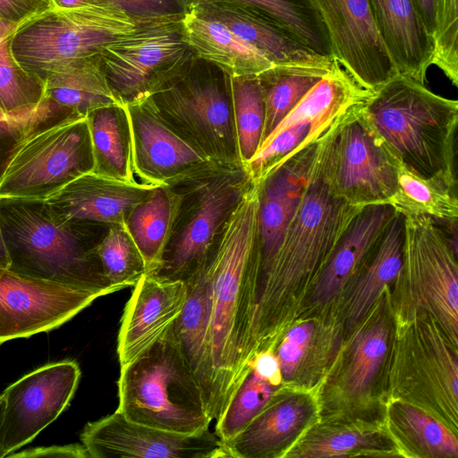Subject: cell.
<instances>
[{
	"label": "cell",
	"mask_w": 458,
	"mask_h": 458,
	"mask_svg": "<svg viewBox=\"0 0 458 458\" xmlns=\"http://www.w3.org/2000/svg\"><path fill=\"white\" fill-rule=\"evenodd\" d=\"M94 223L57 215L45 199L0 197V227L9 270L60 284L117 292L106 279L95 247Z\"/></svg>",
	"instance_id": "277c9868"
},
{
	"label": "cell",
	"mask_w": 458,
	"mask_h": 458,
	"mask_svg": "<svg viewBox=\"0 0 458 458\" xmlns=\"http://www.w3.org/2000/svg\"><path fill=\"white\" fill-rule=\"evenodd\" d=\"M10 267V258L4 241L2 230L0 227V273L8 270Z\"/></svg>",
	"instance_id": "816d5d0a"
},
{
	"label": "cell",
	"mask_w": 458,
	"mask_h": 458,
	"mask_svg": "<svg viewBox=\"0 0 458 458\" xmlns=\"http://www.w3.org/2000/svg\"><path fill=\"white\" fill-rule=\"evenodd\" d=\"M318 142L287 159L263 181L257 183L259 199L260 245L259 277L268 267L276 254L301 202L314 165Z\"/></svg>",
	"instance_id": "d6986e66"
},
{
	"label": "cell",
	"mask_w": 458,
	"mask_h": 458,
	"mask_svg": "<svg viewBox=\"0 0 458 458\" xmlns=\"http://www.w3.org/2000/svg\"><path fill=\"white\" fill-rule=\"evenodd\" d=\"M132 17H152L183 13L179 0H114Z\"/></svg>",
	"instance_id": "bcb514c9"
},
{
	"label": "cell",
	"mask_w": 458,
	"mask_h": 458,
	"mask_svg": "<svg viewBox=\"0 0 458 458\" xmlns=\"http://www.w3.org/2000/svg\"><path fill=\"white\" fill-rule=\"evenodd\" d=\"M188 293L182 280L145 274L134 285L121 319L117 355L121 366L161 339L181 314Z\"/></svg>",
	"instance_id": "ac0fdd59"
},
{
	"label": "cell",
	"mask_w": 458,
	"mask_h": 458,
	"mask_svg": "<svg viewBox=\"0 0 458 458\" xmlns=\"http://www.w3.org/2000/svg\"><path fill=\"white\" fill-rule=\"evenodd\" d=\"M253 182L245 168L222 169L176 187L182 196L156 276L187 281L205 264L225 223Z\"/></svg>",
	"instance_id": "ba28073f"
},
{
	"label": "cell",
	"mask_w": 458,
	"mask_h": 458,
	"mask_svg": "<svg viewBox=\"0 0 458 458\" xmlns=\"http://www.w3.org/2000/svg\"><path fill=\"white\" fill-rule=\"evenodd\" d=\"M81 369L74 360L44 365L10 385L0 431V458L32 441L68 407Z\"/></svg>",
	"instance_id": "5bb4252c"
},
{
	"label": "cell",
	"mask_w": 458,
	"mask_h": 458,
	"mask_svg": "<svg viewBox=\"0 0 458 458\" xmlns=\"http://www.w3.org/2000/svg\"><path fill=\"white\" fill-rule=\"evenodd\" d=\"M94 166L87 117L33 132L9 163L0 197L47 199Z\"/></svg>",
	"instance_id": "8fae6325"
},
{
	"label": "cell",
	"mask_w": 458,
	"mask_h": 458,
	"mask_svg": "<svg viewBox=\"0 0 458 458\" xmlns=\"http://www.w3.org/2000/svg\"><path fill=\"white\" fill-rule=\"evenodd\" d=\"M314 332L312 322H303L291 328L283 338L277 352L283 378L292 377L301 365Z\"/></svg>",
	"instance_id": "ee69618b"
},
{
	"label": "cell",
	"mask_w": 458,
	"mask_h": 458,
	"mask_svg": "<svg viewBox=\"0 0 458 458\" xmlns=\"http://www.w3.org/2000/svg\"><path fill=\"white\" fill-rule=\"evenodd\" d=\"M403 240L404 217L396 212L375 250L354 275L347 307L352 325L367 315L383 288L397 278L403 264Z\"/></svg>",
	"instance_id": "f546056e"
},
{
	"label": "cell",
	"mask_w": 458,
	"mask_h": 458,
	"mask_svg": "<svg viewBox=\"0 0 458 458\" xmlns=\"http://www.w3.org/2000/svg\"><path fill=\"white\" fill-rule=\"evenodd\" d=\"M361 107L318 141L332 191L359 208L386 204L396 189L398 169V161L374 133Z\"/></svg>",
	"instance_id": "7c38bea8"
},
{
	"label": "cell",
	"mask_w": 458,
	"mask_h": 458,
	"mask_svg": "<svg viewBox=\"0 0 458 458\" xmlns=\"http://www.w3.org/2000/svg\"><path fill=\"white\" fill-rule=\"evenodd\" d=\"M360 111L384 147L407 170L456 186L457 100L399 73L373 91Z\"/></svg>",
	"instance_id": "3957f363"
},
{
	"label": "cell",
	"mask_w": 458,
	"mask_h": 458,
	"mask_svg": "<svg viewBox=\"0 0 458 458\" xmlns=\"http://www.w3.org/2000/svg\"><path fill=\"white\" fill-rule=\"evenodd\" d=\"M70 119L43 98L35 109L10 114L0 109V181L13 156L33 132Z\"/></svg>",
	"instance_id": "ab89813d"
},
{
	"label": "cell",
	"mask_w": 458,
	"mask_h": 458,
	"mask_svg": "<svg viewBox=\"0 0 458 458\" xmlns=\"http://www.w3.org/2000/svg\"><path fill=\"white\" fill-rule=\"evenodd\" d=\"M240 156L244 165L258 152L265 123V103L258 76L230 77Z\"/></svg>",
	"instance_id": "d590c367"
},
{
	"label": "cell",
	"mask_w": 458,
	"mask_h": 458,
	"mask_svg": "<svg viewBox=\"0 0 458 458\" xmlns=\"http://www.w3.org/2000/svg\"><path fill=\"white\" fill-rule=\"evenodd\" d=\"M156 185L128 183L87 173L45 199L60 216L75 222L124 225L132 208Z\"/></svg>",
	"instance_id": "ffe728a7"
},
{
	"label": "cell",
	"mask_w": 458,
	"mask_h": 458,
	"mask_svg": "<svg viewBox=\"0 0 458 458\" xmlns=\"http://www.w3.org/2000/svg\"><path fill=\"white\" fill-rule=\"evenodd\" d=\"M391 420L408 444L424 457H457L456 436L423 410L405 403L391 409Z\"/></svg>",
	"instance_id": "836d02e7"
},
{
	"label": "cell",
	"mask_w": 458,
	"mask_h": 458,
	"mask_svg": "<svg viewBox=\"0 0 458 458\" xmlns=\"http://www.w3.org/2000/svg\"><path fill=\"white\" fill-rule=\"evenodd\" d=\"M435 7L432 64L458 87V0H435Z\"/></svg>",
	"instance_id": "60d3db41"
},
{
	"label": "cell",
	"mask_w": 458,
	"mask_h": 458,
	"mask_svg": "<svg viewBox=\"0 0 458 458\" xmlns=\"http://www.w3.org/2000/svg\"><path fill=\"white\" fill-rule=\"evenodd\" d=\"M117 411L131 421L180 434L209 428L202 391L173 328L124 366L117 382Z\"/></svg>",
	"instance_id": "5b68a950"
},
{
	"label": "cell",
	"mask_w": 458,
	"mask_h": 458,
	"mask_svg": "<svg viewBox=\"0 0 458 458\" xmlns=\"http://www.w3.org/2000/svg\"><path fill=\"white\" fill-rule=\"evenodd\" d=\"M105 295L102 291L33 279L5 270L0 273V344L59 327Z\"/></svg>",
	"instance_id": "2e32d148"
},
{
	"label": "cell",
	"mask_w": 458,
	"mask_h": 458,
	"mask_svg": "<svg viewBox=\"0 0 458 458\" xmlns=\"http://www.w3.org/2000/svg\"><path fill=\"white\" fill-rule=\"evenodd\" d=\"M308 402L301 396L275 400L240 433L222 442L226 458L278 456L305 423Z\"/></svg>",
	"instance_id": "d4e9b609"
},
{
	"label": "cell",
	"mask_w": 458,
	"mask_h": 458,
	"mask_svg": "<svg viewBox=\"0 0 458 458\" xmlns=\"http://www.w3.org/2000/svg\"><path fill=\"white\" fill-rule=\"evenodd\" d=\"M249 367L265 381L275 386H280L283 376L278 359L272 348L257 352L251 358Z\"/></svg>",
	"instance_id": "7dc6e473"
},
{
	"label": "cell",
	"mask_w": 458,
	"mask_h": 458,
	"mask_svg": "<svg viewBox=\"0 0 458 458\" xmlns=\"http://www.w3.org/2000/svg\"><path fill=\"white\" fill-rule=\"evenodd\" d=\"M360 209L332 191L318 142L301 202L276 254L257 282L250 326L253 352L269 346L284 319L290 292L316 278Z\"/></svg>",
	"instance_id": "7a4b0ae2"
},
{
	"label": "cell",
	"mask_w": 458,
	"mask_h": 458,
	"mask_svg": "<svg viewBox=\"0 0 458 458\" xmlns=\"http://www.w3.org/2000/svg\"><path fill=\"white\" fill-rule=\"evenodd\" d=\"M377 31L398 72L424 83L434 40L412 0H369Z\"/></svg>",
	"instance_id": "603a6c76"
},
{
	"label": "cell",
	"mask_w": 458,
	"mask_h": 458,
	"mask_svg": "<svg viewBox=\"0 0 458 458\" xmlns=\"http://www.w3.org/2000/svg\"><path fill=\"white\" fill-rule=\"evenodd\" d=\"M147 100L216 164L227 169L245 168L235 130L230 76L191 78L188 71Z\"/></svg>",
	"instance_id": "9c48e42d"
},
{
	"label": "cell",
	"mask_w": 458,
	"mask_h": 458,
	"mask_svg": "<svg viewBox=\"0 0 458 458\" xmlns=\"http://www.w3.org/2000/svg\"><path fill=\"white\" fill-rule=\"evenodd\" d=\"M185 283L188 286L187 298L172 328L180 349L200 386L208 411L212 391L208 343L211 288L204 266Z\"/></svg>",
	"instance_id": "484cf974"
},
{
	"label": "cell",
	"mask_w": 458,
	"mask_h": 458,
	"mask_svg": "<svg viewBox=\"0 0 458 458\" xmlns=\"http://www.w3.org/2000/svg\"><path fill=\"white\" fill-rule=\"evenodd\" d=\"M15 25L0 20V109L14 114L35 109L44 98V82L23 70L10 48Z\"/></svg>",
	"instance_id": "e575fe53"
},
{
	"label": "cell",
	"mask_w": 458,
	"mask_h": 458,
	"mask_svg": "<svg viewBox=\"0 0 458 458\" xmlns=\"http://www.w3.org/2000/svg\"><path fill=\"white\" fill-rule=\"evenodd\" d=\"M188 4L219 21L274 65L334 62L306 47L259 10L237 0H191Z\"/></svg>",
	"instance_id": "44dd1931"
},
{
	"label": "cell",
	"mask_w": 458,
	"mask_h": 458,
	"mask_svg": "<svg viewBox=\"0 0 458 458\" xmlns=\"http://www.w3.org/2000/svg\"><path fill=\"white\" fill-rule=\"evenodd\" d=\"M52 8L51 0H0V20L18 26Z\"/></svg>",
	"instance_id": "f6af8a7d"
},
{
	"label": "cell",
	"mask_w": 458,
	"mask_h": 458,
	"mask_svg": "<svg viewBox=\"0 0 458 458\" xmlns=\"http://www.w3.org/2000/svg\"><path fill=\"white\" fill-rule=\"evenodd\" d=\"M327 30L333 59L364 89L399 74L377 31L369 0H310Z\"/></svg>",
	"instance_id": "9a60e30c"
},
{
	"label": "cell",
	"mask_w": 458,
	"mask_h": 458,
	"mask_svg": "<svg viewBox=\"0 0 458 458\" xmlns=\"http://www.w3.org/2000/svg\"><path fill=\"white\" fill-rule=\"evenodd\" d=\"M276 390L250 369L216 423V435L225 442L240 433L274 401Z\"/></svg>",
	"instance_id": "f35d334b"
},
{
	"label": "cell",
	"mask_w": 458,
	"mask_h": 458,
	"mask_svg": "<svg viewBox=\"0 0 458 458\" xmlns=\"http://www.w3.org/2000/svg\"><path fill=\"white\" fill-rule=\"evenodd\" d=\"M183 13L136 17V28L105 46L98 54L119 104L144 101L188 72L192 50L183 38Z\"/></svg>",
	"instance_id": "52a82bcc"
},
{
	"label": "cell",
	"mask_w": 458,
	"mask_h": 458,
	"mask_svg": "<svg viewBox=\"0 0 458 458\" xmlns=\"http://www.w3.org/2000/svg\"><path fill=\"white\" fill-rule=\"evenodd\" d=\"M133 148V172L140 182L180 187L222 169L187 140L145 99L125 105Z\"/></svg>",
	"instance_id": "4fadbf2b"
},
{
	"label": "cell",
	"mask_w": 458,
	"mask_h": 458,
	"mask_svg": "<svg viewBox=\"0 0 458 458\" xmlns=\"http://www.w3.org/2000/svg\"><path fill=\"white\" fill-rule=\"evenodd\" d=\"M386 204L403 216H425L443 225L458 220L456 186L439 178H421L399 162L396 189Z\"/></svg>",
	"instance_id": "1f68e13d"
},
{
	"label": "cell",
	"mask_w": 458,
	"mask_h": 458,
	"mask_svg": "<svg viewBox=\"0 0 458 458\" xmlns=\"http://www.w3.org/2000/svg\"><path fill=\"white\" fill-rule=\"evenodd\" d=\"M136 26L137 18L114 0L71 9L54 7L16 26L10 48L20 66L43 81L72 60L98 55Z\"/></svg>",
	"instance_id": "8992f818"
},
{
	"label": "cell",
	"mask_w": 458,
	"mask_h": 458,
	"mask_svg": "<svg viewBox=\"0 0 458 458\" xmlns=\"http://www.w3.org/2000/svg\"><path fill=\"white\" fill-rule=\"evenodd\" d=\"M387 339L386 322L380 318L355 335L344 377L345 389L351 395H362L370 388L386 357Z\"/></svg>",
	"instance_id": "74e56055"
},
{
	"label": "cell",
	"mask_w": 458,
	"mask_h": 458,
	"mask_svg": "<svg viewBox=\"0 0 458 458\" xmlns=\"http://www.w3.org/2000/svg\"><path fill=\"white\" fill-rule=\"evenodd\" d=\"M4 406H5L4 398L3 394H0V431H1V427H2V422H3V418H4Z\"/></svg>",
	"instance_id": "f5cc1de1"
},
{
	"label": "cell",
	"mask_w": 458,
	"mask_h": 458,
	"mask_svg": "<svg viewBox=\"0 0 458 458\" xmlns=\"http://www.w3.org/2000/svg\"><path fill=\"white\" fill-rule=\"evenodd\" d=\"M403 264L394 282L412 311L433 315L448 340L458 336L457 245L430 218L403 216Z\"/></svg>",
	"instance_id": "30bf717a"
},
{
	"label": "cell",
	"mask_w": 458,
	"mask_h": 458,
	"mask_svg": "<svg viewBox=\"0 0 458 458\" xmlns=\"http://www.w3.org/2000/svg\"><path fill=\"white\" fill-rule=\"evenodd\" d=\"M271 19L313 52L332 57L324 23L310 0H237Z\"/></svg>",
	"instance_id": "d6a6232c"
},
{
	"label": "cell",
	"mask_w": 458,
	"mask_h": 458,
	"mask_svg": "<svg viewBox=\"0 0 458 458\" xmlns=\"http://www.w3.org/2000/svg\"><path fill=\"white\" fill-rule=\"evenodd\" d=\"M55 8L71 9L106 2L108 0H51Z\"/></svg>",
	"instance_id": "f907efd6"
},
{
	"label": "cell",
	"mask_w": 458,
	"mask_h": 458,
	"mask_svg": "<svg viewBox=\"0 0 458 458\" xmlns=\"http://www.w3.org/2000/svg\"><path fill=\"white\" fill-rule=\"evenodd\" d=\"M94 166L92 173L123 182H137L133 172L132 132L127 106H100L87 115Z\"/></svg>",
	"instance_id": "83f0119b"
},
{
	"label": "cell",
	"mask_w": 458,
	"mask_h": 458,
	"mask_svg": "<svg viewBox=\"0 0 458 458\" xmlns=\"http://www.w3.org/2000/svg\"><path fill=\"white\" fill-rule=\"evenodd\" d=\"M182 196L176 188L156 186L130 212L125 226L140 250L146 274L155 275L171 239Z\"/></svg>",
	"instance_id": "f1b7e54d"
},
{
	"label": "cell",
	"mask_w": 458,
	"mask_h": 458,
	"mask_svg": "<svg viewBox=\"0 0 458 458\" xmlns=\"http://www.w3.org/2000/svg\"><path fill=\"white\" fill-rule=\"evenodd\" d=\"M395 213L387 204L370 205L359 211L315 278L311 299L316 304L328 303L354 276Z\"/></svg>",
	"instance_id": "7402d4cb"
},
{
	"label": "cell",
	"mask_w": 458,
	"mask_h": 458,
	"mask_svg": "<svg viewBox=\"0 0 458 458\" xmlns=\"http://www.w3.org/2000/svg\"><path fill=\"white\" fill-rule=\"evenodd\" d=\"M372 433L357 430L336 431L309 439L287 457L326 458L351 455L352 452L380 448Z\"/></svg>",
	"instance_id": "7bdbcfd3"
},
{
	"label": "cell",
	"mask_w": 458,
	"mask_h": 458,
	"mask_svg": "<svg viewBox=\"0 0 458 458\" xmlns=\"http://www.w3.org/2000/svg\"><path fill=\"white\" fill-rule=\"evenodd\" d=\"M310 130L309 124L297 125L265 141L245 165L252 182H260L287 159L305 148Z\"/></svg>",
	"instance_id": "b9f144b4"
},
{
	"label": "cell",
	"mask_w": 458,
	"mask_h": 458,
	"mask_svg": "<svg viewBox=\"0 0 458 458\" xmlns=\"http://www.w3.org/2000/svg\"><path fill=\"white\" fill-rule=\"evenodd\" d=\"M44 98L70 117H87L92 110L118 103L98 55L72 60L43 81Z\"/></svg>",
	"instance_id": "4316f807"
},
{
	"label": "cell",
	"mask_w": 458,
	"mask_h": 458,
	"mask_svg": "<svg viewBox=\"0 0 458 458\" xmlns=\"http://www.w3.org/2000/svg\"><path fill=\"white\" fill-rule=\"evenodd\" d=\"M182 25L183 38L192 52L232 78L258 76L275 66L219 21L189 4L182 13Z\"/></svg>",
	"instance_id": "cb8c5ba5"
},
{
	"label": "cell",
	"mask_w": 458,
	"mask_h": 458,
	"mask_svg": "<svg viewBox=\"0 0 458 458\" xmlns=\"http://www.w3.org/2000/svg\"><path fill=\"white\" fill-rule=\"evenodd\" d=\"M259 185L252 183L225 223L205 264L211 288L209 351L216 423L249 373L251 316L259 275Z\"/></svg>",
	"instance_id": "6da1fadb"
},
{
	"label": "cell",
	"mask_w": 458,
	"mask_h": 458,
	"mask_svg": "<svg viewBox=\"0 0 458 458\" xmlns=\"http://www.w3.org/2000/svg\"><path fill=\"white\" fill-rule=\"evenodd\" d=\"M104 276L117 291L134 286L146 274L145 262L125 225H110L95 247Z\"/></svg>",
	"instance_id": "8d00e7d4"
},
{
	"label": "cell",
	"mask_w": 458,
	"mask_h": 458,
	"mask_svg": "<svg viewBox=\"0 0 458 458\" xmlns=\"http://www.w3.org/2000/svg\"><path fill=\"white\" fill-rule=\"evenodd\" d=\"M319 64H281L258 75L265 103V123L261 144L301 99L334 66ZM261 146V145H260Z\"/></svg>",
	"instance_id": "4dcf8cb0"
},
{
	"label": "cell",
	"mask_w": 458,
	"mask_h": 458,
	"mask_svg": "<svg viewBox=\"0 0 458 458\" xmlns=\"http://www.w3.org/2000/svg\"><path fill=\"white\" fill-rule=\"evenodd\" d=\"M7 457L88 458L89 456L82 444H69L30 448L12 453Z\"/></svg>",
	"instance_id": "c3c4849f"
},
{
	"label": "cell",
	"mask_w": 458,
	"mask_h": 458,
	"mask_svg": "<svg viewBox=\"0 0 458 458\" xmlns=\"http://www.w3.org/2000/svg\"><path fill=\"white\" fill-rule=\"evenodd\" d=\"M415 8L429 35L434 38L436 29L435 0H412ZM434 40V39H433Z\"/></svg>",
	"instance_id": "681fc988"
},
{
	"label": "cell",
	"mask_w": 458,
	"mask_h": 458,
	"mask_svg": "<svg viewBox=\"0 0 458 458\" xmlns=\"http://www.w3.org/2000/svg\"><path fill=\"white\" fill-rule=\"evenodd\" d=\"M81 441L91 458H226L222 441L209 428L180 434L131 421L117 411L88 422Z\"/></svg>",
	"instance_id": "e0dca14e"
}]
</instances>
